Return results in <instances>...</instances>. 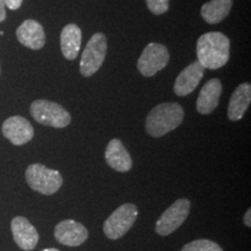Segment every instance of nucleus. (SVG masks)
Returning a JSON list of instances; mask_svg holds the SVG:
<instances>
[{
	"mask_svg": "<svg viewBox=\"0 0 251 251\" xmlns=\"http://www.w3.org/2000/svg\"><path fill=\"white\" fill-rule=\"evenodd\" d=\"M222 92V84L218 78L208 80L200 91L197 100V111L200 114H211L218 107Z\"/></svg>",
	"mask_w": 251,
	"mask_h": 251,
	"instance_id": "14",
	"label": "nucleus"
},
{
	"mask_svg": "<svg viewBox=\"0 0 251 251\" xmlns=\"http://www.w3.org/2000/svg\"><path fill=\"white\" fill-rule=\"evenodd\" d=\"M233 0H211L201 7V17L207 24L221 23L230 13Z\"/></svg>",
	"mask_w": 251,
	"mask_h": 251,
	"instance_id": "18",
	"label": "nucleus"
},
{
	"mask_svg": "<svg viewBox=\"0 0 251 251\" xmlns=\"http://www.w3.org/2000/svg\"><path fill=\"white\" fill-rule=\"evenodd\" d=\"M230 41L225 34L219 31H209L198 39V62L205 69L216 70L225 67L229 61Z\"/></svg>",
	"mask_w": 251,
	"mask_h": 251,
	"instance_id": "1",
	"label": "nucleus"
},
{
	"mask_svg": "<svg viewBox=\"0 0 251 251\" xmlns=\"http://www.w3.org/2000/svg\"><path fill=\"white\" fill-rule=\"evenodd\" d=\"M137 214V207L134 203H124L106 220L103 224V233L109 240H118L133 227Z\"/></svg>",
	"mask_w": 251,
	"mask_h": 251,
	"instance_id": "6",
	"label": "nucleus"
},
{
	"mask_svg": "<svg viewBox=\"0 0 251 251\" xmlns=\"http://www.w3.org/2000/svg\"><path fill=\"white\" fill-rule=\"evenodd\" d=\"M17 39L21 45L33 50L42 49L46 45V33L42 25L31 19L24 21L18 27Z\"/></svg>",
	"mask_w": 251,
	"mask_h": 251,
	"instance_id": "13",
	"label": "nucleus"
},
{
	"mask_svg": "<svg viewBox=\"0 0 251 251\" xmlns=\"http://www.w3.org/2000/svg\"><path fill=\"white\" fill-rule=\"evenodd\" d=\"M184 109L177 102H163L149 112L146 129L152 137H162L183 122Z\"/></svg>",
	"mask_w": 251,
	"mask_h": 251,
	"instance_id": "2",
	"label": "nucleus"
},
{
	"mask_svg": "<svg viewBox=\"0 0 251 251\" xmlns=\"http://www.w3.org/2000/svg\"><path fill=\"white\" fill-rule=\"evenodd\" d=\"M55 238L58 243L68 247L81 246L89 237V231L75 220H64L55 227Z\"/></svg>",
	"mask_w": 251,
	"mask_h": 251,
	"instance_id": "10",
	"label": "nucleus"
},
{
	"mask_svg": "<svg viewBox=\"0 0 251 251\" xmlns=\"http://www.w3.org/2000/svg\"><path fill=\"white\" fill-rule=\"evenodd\" d=\"M251 211L250 208L248 209L246 214H244V218H243V221H244V225L247 226V227H251Z\"/></svg>",
	"mask_w": 251,
	"mask_h": 251,
	"instance_id": "23",
	"label": "nucleus"
},
{
	"mask_svg": "<svg viewBox=\"0 0 251 251\" xmlns=\"http://www.w3.org/2000/svg\"><path fill=\"white\" fill-rule=\"evenodd\" d=\"M26 180L31 190L45 196H51L57 192L63 185V178L59 171L35 163L26 170Z\"/></svg>",
	"mask_w": 251,
	"mask_h": 251,
	"instance_id": "3",
	"label": "nucleus"
},
{
	"mask_svg": "<svg viewBox=\"0 0 251 251\" xmlns=\"http://www.w3.org/2000/svg\"><path fill=\"white\" fill-rule=\"evenodd\" d=\"M5 2L4 0H0V23L5 21L6 19V9H5Z\"/></svg>",
	"mask_w": 251,
	"mask_h": 251,
	"instance_id": "22",
	"label": "nucleus"
},
{
	"mask_svg": "<svg viewBox=\"0 0 251 251\" xmlns=\"http://www.w3.org/2000/svg\"><path fill=\"white\" fill-rule=\"evenodd\" d=\"M24 0H4L5 6L12 11H15V9L20 8V6L23 5Z\"/></svg>",
	"mask_w": 251,
	"mask_h": 251,
	"instance_id": "21",
	"label": "nucleus"
},
{
	"mask_svg": "<svg viewBox=\"0 0 251 251\" xmlns=\"http://www.w3.org/2000/svg\"><path fill=\"white\" fill-rule=\"evenodd\" d=\"M191 201L186 198L176 200L172 205L163 212L156 222V233L161 236H168L177 230L190 214Z\"/></svg>",
	"mask_w": 251,
	"mask_h": 251,
	"instance_id": "7",
	"label": "nucleus"
},
{
	"mask_svg": "<svg viewBox=\"0 0 251 251\" xmlns=\"http://www.w3.org/2000/svg\"><path fill=\"white\" fill-rule=\"evenodd\" d=\"M30 114L34 120L48 127L64 128L71 122L70 113L59 103L50 100H35L30 105Z\"/></svg>",
	"mask_w": 251,
	"mask_h": 251,
	"instance_id": "4",
	"label": "nucleus"
},
{
	"mask_svg": "<svg viewBox=\"0 0 251 251\" xmlns=\"http://www.w3.org/2000/svg\"><path fill=\"white\" fill-rule=\"evenodd\" d=\"M203 74H205V68L199 62L191 63L178 75L174 86L175 93L178 97H185L192 93L202 79Z\"/></svg>",
	"mask_w": 251,
	"mask_h": 251,
	"instance_id": "12",
	"label": "nucleus"
},
{
	"mask_svg": "<svg viewBox=\"0 0 251 251\" xmlns=\"http://www.w3.org/2000/svg\"><path fill=\"white\" fill-rule=\"evenodd\" d=\"M11 229L14 242L18 244L20 249L30 251L37 246L40 238L39 233H37L36 228L26 218H24V216L14 218L12 220Z\"/></svg>",
	"mask_w": 251,
	"mask_h": 251,
	"instance_id": "11",
	"label": "nucleus"
},
{
	"mask_svg": "<svg viewBox=\"0 0 251 251\" xmlns=\"http://www.w3.org/2000/svg\"><path fill=\"white\" fill-rule=\"evenodd\" d=\"M2 135L14 146H24L34 136V128L26 118L11 117L6 119L1 127Z\"/></svg>",
	"mask_w": 251,
	"mask_h": 251,
	"instance_id": "9",
	"label": "nucleus"
},
{
	"mask_svg": "<svg viewBox=\"0 0 251 251\" xmlns=\"http://www.w3.org/2000/svg\"><path fill=\"white\" fill-rule=\"evenodd\" d=\"M149 11L155 15L164 14L169 9L170 0H146Z\"/></svg>",
	"mask_w": 251,
	"mask_h": 251,
	"instance_id": "20",
	"label": "nucleus"
},
{
	"mask_svg": "<svg viewBox=\"0 0 251 251\" xmlns=\"http://www.w3.org/2000/svg\"><path fill=\"white\" fill-rule=\"evenodd\" d=\"M105 159L112 169L119 172H128L133 166V161H131L129 152L127 151L124 143L119 139H113L107 144Z\"/></svg>",
	"mask_w": 251,
	"mask_h": 251,
	"instance_id": "15",
	"label": "nucleus"
},
{
	"mask_svg": "<svg viewBox=\"0 0 251 251\" xmlns=\"http://www.w3.org/2000/svg\"><path fill=\"white\" fill-rule=\"evenodd\" d=\"M181 251H224L218 243L209 240H196L185 244Z\"/></svg>",
	"mask_w": 251,
	"mask_h": 251,
	"instance_id": "19",
	"label": "nucleus"
},
{
	"mask_svg": "<svg viewBox=\"0 0 251 251\" xmlns=\"http://www.w3.org/2000/svg\"><path fill=\"white\" fill-rule=\"evenodd\" d=\"M169 61L170 54L165 46L159 43H149L137 61V69L144 77H152L157 72L163 70Z\"/></svg>",
	"mask_w": 251,
	"mask_h": 251,
	"instance_id": "8",
	"label": "nucleus"
},
{
	"mask_svg": "<svg viewBox=\"0 0 251 251\" xmlns=\"http://www.w3.org/2000/svg\"><path fill=\"white\" fill-rule=\"evenodd\" d=\"M107 52V39L101 33L91 37L80 58L79 70L84 77H91L101 68Z\"/></svg>",
	"mask_w": 251,
	"mask_h": 251,
	"instance_id": "5",
	"label": "nucleus"
},
{
	"mask_svg": "<svg viewBox=\"0 0 251 251\" xmlns=\"http://www.w3.org/2000/svg\"><path fill=\"white\" fill-rule=\"evenodd\" d=\"M42 251H59L58 249H56V248H48V249H45Z\"/></svg>",
	"mask_w": 251,
	"mask_h": 251,
	"instance_id": "24",
	"label": "nucleus"
},
{
	"mask_svg": "<svg viewBox=\"0 0 251 251\" xmlns=\"http://www.w3.org/2000/svg\"><path fill=\"white\" fill-rule=\"evenodd\" d=\"M251 102V85L243 83L237 86L230 97L228 106V118L231 121H240L244 117Z\"/></svg>",
	"mask_w": 251,
	"mask_h": 251,
	"instance_id": "16",
	"label": "nucleus"
},
{
	"mask_svg": "<svg viewBox=\"0 0 251 251\" xmlns=\"http://www.w3.org/2000/svg\"><path fill=\"white\" fill-rule=\"evenodd\" d=\"M81 46V30L75 24L67 25L61 33V50L69 61L76 59Z\"/></svg>",
	"mask_w": 251,
	"mask_h": 251,
	"instance_id": "17",
	"label": "nucleus"
}]
</instances>
